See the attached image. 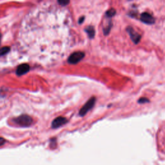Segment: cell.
Instances as JSON below:
<instances>
[{"label":"cell","mask_w":165,"mask_h":165,"mask_svg":"<svg viewBox=\"0 0 165 165\" xmlns=\"http://www.w3.org/2000/svg\"><path fill=\"white\" fill-rule=\"evenodd\" d=\"M14 121L17 125L23 127L29 126L32 123V119L27 115H22V116L14 119Z\"/></svg>","instance_id":"cell-1"},{"label":"cell","mask_w":165,"mask_h":165,"mask_svg":"<svg viewBox=\"0 0 165 165\" xmlns=\"http://www.w3.org/2000/svg\"><path fill=\"white\" fill-rule=\"evenodd\" d=\"M95 102H96L95 97H92L91 99H90L80 110V113H80V116L83 117L85 115H86V113H87L90 110H91L92 109V107L94 106Z\"/></svg>","instance_id":"cell-2"},{"label":"cell","mask_w":165,"mask_h":165,"mask_svg":"<svg viewBox=\"0 0 165 165\" xmlns=\"http://www.w3.org/2000/svg\"><path fill=\"white\" fill-rule=\"evenodd\" d=\"M85 57V53L83 52H76L72 54L68 59V62L70 64H76L80 62Z\"/></svg>","instance_id":"cell-3"},{"label":"cell","mask_w":165,"mask_h":165,"mask_svg":"<svg viewBox=\"0 0 165 165\" xmlns=\"http://www.w3.org/2000/svg\"><path fill=\"white\" fill-rule=\"evenodd\" d=\"M68 122L67 119L63 117H58L56 118L52 123V127L53 128H59L64 124H66Z\"/></svg>","instance_id":"cell-4"},{"label":"cell","mask_w":165,"mask_h":165,"mask_svg":"<svg viewBox=\"0 0 165 165\" xmlns=\"http://www.w3.org/2000/svg\"><path fill=\"white\" fill-rule=\"evenodd\" d=\"M126 30L128 34H130L132 40L135 43H138L141 39V35L138 32H136L130 27H128Z\"/></svg>","instance_id":"cell-5"},{"label":"cell","mask_w":165,"mask_h":165,"mask_svg":"<svg viewBox=\"0 0 165 165\" xmlns=\"http://www.w3.org/2000/svg\"><path fill=\"white\" fill-rule=\"evenodd\" d=\"M141 20L143 23L150 25L153 24L155 22V19L153 16L147 12H144L141 14Z\"/></svg>","instance_id":"cell-6"},{"label":"cell","mask_w":165,"mask_h":165,"mask_svg":"<svg viewBox=\"0 0 165 165\" xmlns=\"http://www.w3.org/2000/svg\"><path fill=\"white\" fill-rule=\"evenodd\" d=\"M30 70V66L28 64L24 63L19 65L16 70V74L18 76H22L27 73Z\"/></svg>","instance_id":"cell-7"},{"label":"cell","mask_w":165,"mask_h":165,"mask_svg":"<svg viewBox=\"0 0 165 165\" xmlns=\"http://www.w3.org/2000/svg\"><path fill=\"white\" fill-rule=\"evenodd\" d=\"M85 31L87 32V33L89 34V37L90 38H94V35H95V31H94V27H92L91 26L90 27H88L87 28H86Z\"/></svg>","instance_id":"cell-8"},{"label":"cell","mask_w":165,"mask_h":165,"mask_svg":"<svg viewBox=\"0 0 165 165\" xmlns=\"http://www.w3.org/2000/svg\"><path fill=\"white\" fill-rule=\"evenodd\" d=\"M10 48L9 47H5L0 48V56H3V55L7 54L10 51Z\"/></svg>","instance_id":"cell-9"},{"label":"cell","mask_w":165,"mask_h":165,"mask_svg":"<svg viewBox=\"0 0 165 165\" xmlns=\"http://www.w3.org/2000/svg\"><path fill=\"white\" fill-rule=\"evenodd\" d=\"M115 14H116V10H115L113 9H112L111 10H109V11H107L106 13V16L109 17V18H111L113 16H114Z\"/></svg>","instance_id":"cell-10"},{"label":"cell","mask_w":165,"mask_h":165,"mask_svg":"<svg viewBox=\"0 0 165 165\" xmlns=\"http://www.w3.org/2000/svg\"><path fill=\"white\" fill-rule=\"evenodd\" d=\"M138 102L139 103H147V102H149V100L145 97H142V98H141Z\"/></svg>","instance_id":"cell-11"},{"label":"cell","mask_w":165,"mask_h":165,"mask_svg":"<svg viewBox=\"0 0 165 165\" xmlns=\"http://www.w3.org/2000/svg\"><path fill=\"white\" fill-rule=\"evenodd\" d=\"M58 3L61 5L64 6V5H67V4H68L69 3V2L68 1H58Z\"/></svg>","instance_id":"cell-12"},{"label":"cell","mask_w":165,"mask_h":165,"mask_svg":"<svg viewBox=\"0 0 165 165\" xmlns=\"http://www.w3.org/2000/svg\"><path fill=\"white\" fill-rule=\"evenodd\" d=\"M5 143V140L2 138H0V146L3 145Z\"/></svg>","instance_id":"cell-13"},{"label":"cell","mask_w":165,"mask_h":165,"mask_svg":"<svg viewBox=\"0 0 165 165\" xmlns=\"http://www.w3.org/2000/svg\"><path fill=\"white\" fill-rule=\"evenodd\" d=\"M83 19H84V17L81 18V21H79V23H83Z\"/></svg>","instance_id":"cell-14"},{"label":"cell","mask_w":165,"mask_h":165,"mask_svg":"<svg viewBox=\"0 0 165 165\" xmlns=\"http://www.w3.org/2000/svg\"><path fill=\"white\" fill-rule=\"evenodd\" d=\"M0 43H1V35H0Z\"/></svg>","instance_id":"cell-15"}]
</instances>
